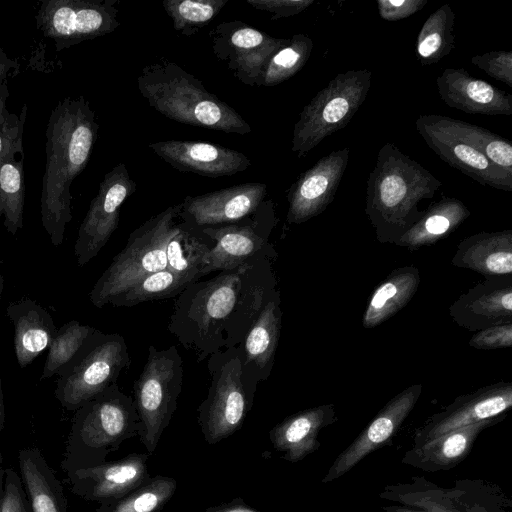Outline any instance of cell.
Wrapping results in <instances>:
<instances>
[{
    "label": "cell",
    "instance_id": "cell-26",
    "mask_svg": "<svg viewBox=\"0 0 512 512\" xmlns=\"http://www.w3.org/2000/svg\"><path fill=\"white\" fill-rule=\"evenodd\" d=\"M450 314L461 326L482 330L512 323V283L492 279L462 294L450 307Z\"/></svg>",
    "mask_w": 512,
    "mask_h": 512
},
{
    "label": "cell",
    "instance_id": "cell-47",
    "mask_svg": "<svg viewBox=\"0 0 512 512\" xmlns=\"http://www.w3.org/2000/svg\"><path fill=\"white\" fill-rule=\"evenodd\" d=\"M427 4V0H377L379 16L394 22L414 15Z\"/></svg>",
    "mask_w": 512,
    "mask_h": 512
},
{
    "label": "cell",
    "instance_id": "cell-24",
    "mask_svg": "<svg viewBox=\"0 0 512 512\" xmlns=\"http://www.w3.org/2000/svg\"><path fill=\"white\" fill-rule=\"evenodd\" d=\"M415 127L427 146L449 166L481 185L512 192V174L492 164L479 150L417 120Z\"/></svg>",
    "mask_w": 512,
    "mask_h": 512
},
{
    "label": "cell",
    "instance_id": "cell-49",
    "mask_svg": "<svg viewBox=\"0 0 512 512\" xmlns=\"http://www.w3.org/2000/svg\"><path fill=\"white\" fill-rule=\"evenodd\" d=\"M18 71V64L0 48V81H8Z\"/></svg>",
    "mask_w": 512,
    "mask_h": 512
},
{
    "label": "cell",
    "instance_id": "cell-3",
    "mask_svg": "<svg viewBox=\"0 0 512 512\" xmlns=\"http://www.w3.org/2000/svg\"><path fill=\"white\" fill-rule=\"evenodd\" d=\"M241 287L240 267L195 281L176 296L168 330L198 362L227 349Z\"/></svg>",
    "mask_w": 512,
    "mask_h": 512
},
{
    "label": "cell",
    "instance_id": "cell-38",
    "mask_svg": "<svg viewBox=\"0 0 512 512\" xmlns=\"http://www.w3.org/2000/svg\"><path fill=\"white\" fill-rule=\"evenodd\" d=\"M177 488L174 478L156 475L109 504L99 505L95 512H159L173 497Z\"/></svg>",
    "mask_w": 512,
    "mask_h": 512
},
{
    "label": "cell",
    "instance_id": "cell-22",
    "mask_svg": "<svg viewBox=\"0 0 512 512\" xmlns=\"http://www.w3.org/2000/svg\"><path fill=\"white\" fill-rule=\"evenodd\" d=\"M281 318L280 295L274 288L243 341L238 345L244 384L253 396L257 384L270 375L280 336Z\"/></svg>",
    "mask_w": 512,
    "mask_h": 512
},
{
    "label": "cell",
    "instance_id": "cell-39",
    "mask_svg": "<svg viewBox=\"0 0 512 512\" xmlns=\"http://www.w3.org/2000/svg\"><path fill=\"white\" fill-rule=\"evenodd\" d=\"M193 282L165 268L142 277L109 304L113 307H132L143 302L173 298Z\"/></svg>",
    "mask_w": 512,
    "mask_h": 512
},
{
    "label": "cell",
    "instance_id": "cell-42",
    "mask_svg": "<svg viewBox=\"0 0 512 512\" xmlns=\"http://www.w3.org/2000/svg\"><path fill=\"white\" fill-rule=\"evenodd\" d=\"M27 116V105L19 115L7 108L0 111V160L8 156L24 155L23 133Z\"/></svg>",
    "mask_w": 512,
    "mask_h": 512
},
{
    "label": "cell",
    "instance_id": "cell-32",
    "mask_svg": "<svg viewBox=\"0 0 512 512\" xmlns=\"http://www.w3.org/2000/svg\"><path fill=\"white\" fill-rule=\"evenodd\" d=\"M469 215L470 211L462 201L454 197H442L430 204L422 217L396 244L410 250L432 245L457 229Z\"/></svg>",
    "mask_w": 512,
    "mask_h": 512
},
{
    "label": "cell",
    "instance_id": "cell-23",
    "mask_svg": "<svg viewBox=\"0 0 512 512\" xmlns=\"http://www.w3.org/2000/svg\"><path fill=\"white\" fill-rule=\"evenodd\" d=\"M440 99L464 113L512 115V95L462 68H446L436 79Z\"/></svg>",
    "mask_w": 512,
    "mask_h": 512
},
{
    "label": "cell",
    "instance_id": "cell-12",
    "mask_svg": "<svg viewBox=\"0 0 512 512\" xmlns=\"http://www.w3.org/2000/svg\"><path fill=\"white\" fill-rule=\"evenodd\" d=\"M119 0H43L36 27L57 52L119 27Z\"/></svg>",
    "mask_w": 512,
    "mask_h": 512
},
{
    "label": "cell",
    "instance_id": "cell-7",
    "mask_svg": "<svg viewBox=\"0 0 512 512\" xmlns=\"http://www.w3.org/2000/svg\"><path fill=\"white\" fill-rule=\"evenodd\" d=\"M182 383L183 361L176 346L157 349L150 345L143 370L133 384L138 436L149 455L173 418Z\"/></svg>",
    "mask_w": 512,
    "mask_h": 512
},
{
    "label": "cell",
    "instance_id": "cell-36",
    "mask_svg": "<svg viewBox=\"0 0 512 512\" xmlns=\"http://www.w3.org/2000/svg\"><path fill=\"white\" fill-rule=\"evenodd\" d=\"M25 204L24 155L0 160V218L15 236L23 228Z\"/></svg>",
    "mask_w": 512,
    "mask_h": 512
},
{
    "label": "cell",
    "instance_id": "cell-53",
    "mask_svg": "<svg viewBox=\"0 0 512 512\" xmlns=\"http://www.w3.org/2000/svg\"><path fill=\"white\" fill-rule=\"evenodd\" d=\"M3 289H4V278H3L2 274L0 273V298L2 296Z\"/></svg>",
    "mask_w": 512,
    "mask_h": 512
},
{
    "label": "cell",
    "instance_id": "cell-6",
    "mask_svg": "<svg viewBox=\"0 0 512 512\" xmlns=\"http://www.w3.org/2000/svg\"><path fill=\"white\" fill-rule=\"evenodd\" d=\"M180 208V203L169 206L130 233L89 293L95 307H104L142 277L166 268V246L180 227Z\"/></svg>",
    "mask_w": 512,
    "mask_h": 512
},
{
    "label": "cell",
    "instance_id": "cell-28",
    "mask_svg": "<svg viewBox=\"0 0 512 512\" xmlns=\"http://www.w3.org/2000/svg\"><path fill=\"white\" fill-rule=\"evenodd\" d=\"M6 314L14 327V352L21 369L49 348L57 329L50 313L29 297L10 302Z\"/></svg>",
    "mask_w": 512,
    "mask_h": 512
},
{
    "label": "cell",
    "instance_id": "cell-34",
    "mask_svg": "<svg viewBox=\"0 0 512 512\" xmlns=\"http://www.w3.org/2000/svg\"><path fill=\"white\" fill-rule=\"evenodd\" d=\"M199 229L188 227L182 220L179 229L166 246V269L192 281L202 277L212 245Z\"/></svg>",
    "mask_w": 512,
    "mask_h": 512
},
{
    "label": "cell",
    "instance_id": "cell-30",
    "mask_svg": "<svg viewBox=\"0 0 512 512\" xmlns=\"http://www.w3.org/2000/svg\"><path fill=\"white\" fill-rule=\"evenodd\" d=\"M18 463L32 512H68L63 486L37 447L20 449Z\"/></svg>",
    "mask_w": 512,
    "mask_h": 512
},
{
    "label": "cell",
    "instance_id": "cell-21",
    "mask_svg": "<svg viewBox=\"0 0 512 512\" xmlns=\"http://www.w3.org/2000/svg\"><path fill=\"white\" fill-rule=\"evenodd\" d=\"M148 146L173 168L210 178L231 176L251 165L244 153L209 142L167 140Z\"/></svg>",
    "mask_w": 512,
    "mask_h": 512
},
{
    "label": "cell",
    "instance_id": "cell-35",
    "mask_svg": "<svg viewBox=\"0 0 512 512\" xmlns=\"http://www.w3.org/2000/svg\"><path fill=\"white\" fill-rule=\"evenodd\" d=\"M455 17L451 6L444 4L423 23L416 41L417 59L422 66L434 65L452 51Z\"/></svg>",
    "mask_w": 512,
    "mask_h": 512
},
{
    "label": "cell",
    "instance_id": "cell-50",
    "mask_svg": "<svg viewBox=\"0 0 512 512\" xmlns=\"http://www.w3.org/2000/svg\"><path fill=\"white\" fill-rule=\"evenodd\" d=\"M382 512H425L420 509L403 506L400 504L385 505L382 507Z\"/></svg>",
    "mask_w": 512,
    "mask_h": 512
},
{
    "label": "cell",
    "instance_id": "cell-25",
    "mask_svg": "<svg viewBox=\"0 0 512 512\" xmlns=\"http://www.w3.org/2000/svg\"><path fill=\"white\" fill-rule=\"evenodd\" d=\"M337 421L333 404H324L286 417L269 431L273 449L282 459L296 463L320 448L318 436L322 429Z\"/></svg>",
    "mask_w": 512,
    "mask_h": 512
},
{
    "label": "cell",
    "instance_id": "cell-33",
    "mask_svg": "<svg viewBox=\"0 0 512 512\" xmlns=\"http://www.w3.org/2000/svg\"><path fill=\"white\" fill-rule=\"evenodd\" d=\"M419 282L416 267L395 269L374 290L363 315V326L376 327L400 311L415 295Z\"/></svg>",
    "mask_w": 512,
    "mask_h": 512
},
{
    "label": "cell",
    "instance_id": "cell-41",
    "mask_svg": "<svg viewBox=\"0 0 512 512\" xmlns=\"http://www.w3.org/2000/svg\"><path fill=\"white\" fill-rule=\"evenodd\" d=\"M227 3L228 0H165L162 6L174 30L192 36L209 25Z\"/></svg>",
    "mask_w": 512,
    "mask_h": 512
},
{
    "label": "cell",
    "instance_id": "cell-48",
    "mask_svg": "<svg viewBox=\"0 0 512 512\" xmlns=\"http://www.w3.org/2000/svg\"><path fill=\"white\" fill-rule=\"evenodd\" d=\"M203 512H260L249 506L241 497L232 499L230 502L221 503L208 507Z\"/></svg>",
    "mask_w": 512,
    "mask_h": 512
},
{
    "label": "cell",
    "instance_id": "cell-17",
    "mask_svg": "<svg viewBox=\"0 0 512 512\" xmlns=\"http://www.w3.org/2000/svg\"><path fill=\"white\" fill-rule=\"evenodd\" d=\"M512 406V383L498 382L458 396L430 416L413 435V447L450 431L503 415Z\"/></svg>",
    "mask_w": 512,
    "mask_h": 512
},
{
    "label": "cell",
    "instance_id": "cell-13",
    "mask_svg": "<svg viewBox=\"0 0 512 512\" xmlns=\"http://www.w3.org/2000/svg\"><path fill=\"white\" fill-rule=\"evenodd\" d=\"M277 219L271 199L243 220L227 225L199 229L212 242L202 277L212 272L232 271L260 258H274L268 237Z\"/></svg>",
    "mask_w": 512,
    "mask_h": 512
},
{
    "label": "cell",
    "instance_id": "cell-16",
    "mask_svg": "<svg viewBox=\"0 0 512 512\" xmlns=\"http://www.w3.org/2000/svg\"><path fill=\"white\" fill-rule=\"evenodd\" d=\"M148 453H130L118 460L69 470L66 482L70 491L99 505L109 504L136 489L150 477Z\"/></svg>",
    "mask_w": 512,
    "mask_h": 512
},
{
    "label": "cell",
    "instance_id": "cell-31",
    "mask_svg": "<svg viewBox=\"0 0 512 512\" xmlns=\"http://www.w3.org/2000/svg\"><path fill=\"white\" fill-rule=\"evenodd\" d=\"M417 121L457 140L465 142L498 168L512 174V144L483 127L438 114L420 115Z\"/></svg>",
    "mask_w": 512,
    "mask_h": 512
},
{
    "label": "cell",
    "instance_id": "cell-52",
    "mask_svg": "<svg viewBox=\"0 0 512 512\" xmlns=\"http://www.w3.org/2000/svg\"><path fill=\"white\" fill-rule=\"evenodd\" d=\"M4 421H5V406H4V395H3V389H2V380L0 376V435L2 432V429L4 427Z\"/></svg>",
    "mask_w": 512,
    "mask_h": 512
},
{
    "label": "cell",
    "instance_id": "cell-9",
    "mask_svg": "<svg viewBox=\"0 0 512 512\" xmlns=\"http://www.w3.org/2000/svg\"><path fill=\"white\" fill-rule=\"evenodd\" d=\"M368 69L337 74L300 112L291 151L305 157L323 139L344 128L365 101L371 87Z\"/></svg>",
    "mask_w": 512,
    "mask_h": 512
},
{
    "label": "cell",
    "instance_id": "cell-8",
    "mask_svg": "<svg viewBox=\"0 0 512 512\" xmlns=\"http://www.w3.org/2000/svg\"><path fill=\"white\" fill-rule=\"evenodd\" d=\"M130 363L124 337L96 329L58 374L54 396L64 409L76 411L117 383Z\"/></svg>",
    "mask_w": 512,
    "mask_h": 512
},
{
    "label": "cell",
    "instance_id": "cell-37",
    "mask_svg": "<svg viewBox=\"0 0 512 512\" xmlns=\"http://www.w3.org/2000/svg\"><path fill=\"white\" fill-rule=\"evenodd\" d=\"M313 48V40L305 34L287 38L266 62L260 86H276L297 74L309 60Z\"/></svg>",
    "mask_w": 512,
    "mask_h": 512
},
{
    "label": "cell",
    "instance_id": "cell-54",
    "mask_svg": "<svg viewBox=\"0 0 512 512\" xmlns=\"http://www.w3.org/2000/svg\"><path fill=\"white\" fill-rule=\"evenodd\" d=\"M0 269H1V260H0Z\"/></svg>",
    "mask_w": 512,
    "mask_h": 512
},
{
    "label": "cell",
    "instance_id": "cell-40",
    "mask_svg": "<svg viewBox=\"0 0 512 512\" xmlns=\"http://www.w3.org/2000/svg\"><path fill=\"white\" fill-rule=\"evenodd\" d=\"M96 328L71 320L57 329L43 366L40 381L57 375L75 357Z\"/></svg>",
    "mask_w": 512,
    "mask_h": 512
},
{
    "label": "cell",
    "instance_id": "cell-5",
    "mask_svg": "<svg viewBox=\"0 0 512 512\" xmlns=\"http://www.w3.org/2000/svg\"><path fill=\"white\" fill-rule=\"evenodd\" d=\"M74 412L61 461L64 472L102 464L122 443L138 436L139 418L133 398L117 383Z\"/></svg>",
    "mask_w": 512,
    "mask_h": 512
},
{
    "label": "cell",
    "instance_id": "cell-19",
    "mask_svg": "<svg viewBox=\"0 0 512 512\" xmlns=\"http://www.w3.org/2000/svg\"><path fill=\"white\" fill-rule=\"evenodd\" d=\"M265 183L248 182L196 196L180 203V218L190 228L233 224L253 214L266 199Z\"/></svg>",
    "mask_w": 512,
    "mask_h": 512
},
{
    "label": "cell",
    "instance_id": "cell-45",
    "mask_svg": "<svg viewBox=\"0 0 512 512\" xmlns=\"http://www.w3.org/2000/svg\"><path fill=\"white\" fill-rule=\"evenodd\" d=\"M469 345L476 349H497L512 346V323L491 326L475 333Z\"/></svg>",
    "mask_w": 512,
    "mask_h": 512
},
{
    "label": "cell",
    "instance_id": "cell-18",
    "mask_svg": "<svg viewBox=\"0 0 512 512\" xmlns=\"http://www.w3.org/2000/svg\"><path fill=\"white\" fill-rule=\"evenodd\" d=\"M421 392L422 385L415 384L389 400L366 428L335 458L321 483L328 484L339 479L365 457L389 442L415 407Z\"/></svg>",
    "mask_w": 512,
    "mask_h": 512
},
{
    "label": "cell",
    "instance_id": "cell-51",
    "mask_svg": "<svg viewBox=\"0 0 512 512\" xmlns=\"http://www.w3.org/2000/svg\"><path fill=\"white\" fill-rule=\"evenodd\" d=\"M9 96L8 81H0V111L7 108L6 102Z\"/></svg>",
    "mask_w": 512,
    "mask_h": 512
},
{
    "label": "cell",
    "instance_id": "cell-20",
    "mask_svg": "<svg viewBox=\"0 0 512 512\" xmlns=\"http://www.w3.org/2000/svg\"><path fill=\"white\" fill-rule=\"evenodd\" d=\"M349 148L318 159L299 175L288 190L289 224H301L322 213L334 200L349 160Z\"/></svg>",
    "mask_w": 512,
    "mask_h": 512
},
{
    "label": "cell",
    "instance_id": "cell-27",
    "mask_svg": "<svg viewBox=\"0 0 512 512\" xmlns=\"http://www.w3.org/2000/svg\"><path fill=\"white\" fill-rule=\"evenodd\" d=\"M505 415L468 425L443 434L421 446L408 449L401 463L425 472L450 470L459 465L473 449L478 436L501 421Z\"/></svg>",
    "mask_w": 512,
    "mask_h": 512
},
{
    "label": "cell",
    "instance_id": "cell-44",
    "mask_svg": "<svg viewBox=\"0 0 512 512\" xmlns=\"http://www.w3.org/2000/svg\"><path fill=\"white\" fill-rule=\"evenodd\" d=\"M471 63L490 77L512 88V51H490L471 58Z\"/></svg>",
    "mask_w": 512,
    "mask_h": 512
},
{
    "label": "cell",
    "instance_id": "cell-46",
    "mask_svg": "<svg viewBox=\"0 0 512 512\" xmlns=\"http://www.w3.org/2000/svg\"><path fill=\"white\" fill-rule=\"evenodd\" d=\"M252 8L269 12L271 20L295 16L306 10L314 0H246Z\"/></svg>",
    "mask_w": 512,
    "mask_h": 512
},
{
    "label": "cell",
    "instance_id": "cell-29",
    "mask_svg": "<svg viewBox=\"0 0 512 512\" xmlns=\"http://www.w3.org/2000/svg\"><path fill=\"white\" fill-rule=\"evenodd\" d=\"M452 264L486 277L510 276L512 273V230L481 232L462 240Z\"/></svg>",
    "mask_w": 512,
    "mask_h": 512
},
{
    "label": "cell",
    "instance_id": "cell-43",
    "mask_svg": "<svg viewBox=\"0 0 512 512\" xmlns=\"http://www.w3.org/2000/svg\"><path fill=\"white\" fill-rule=\"evenodd\" d=\"M0 512H32L21 477L0 463Z\"/></svg>",
    "mask_w": 512,
    "mask_h": 512
},
{
    "label": "cell",
    "instance_id": "cell-10",
    "mask_svg": "<svg viewBox=\"0 0 512 512\" xmlns=\"http://www.w3.org/2000/svg\"><path fill=\"white\" fill-rule=\"evenodd\" d=\"M379 498L425 512H512V499L498 484L485 479H458L440 486L422 476L387 484Z\"/></svg>",
    "mask_w": 512,
    "mask_h": 512
},
{
    "label": "cell",
    "instance_id": "cell-2",
    "mask_svg": "<svg viewBox=\"0 0 512 512\" xmlns=\"http://www.w3.org/2000/svg\"><path fill=\"white\" fill-rule=\"evenodd\" d=\"M442 185L394 143L383 144L366 186L365 212L377 239L396 244L424 214L419 203L431 199Z\"/></svg>",
    "mask_w": 512,
    "mask_h": 512
},
{
    "label": "cell",
    "instance_id": "cell-11",
    "mask_svg": "<svg viewBox=\"0 0 512 512\" xmlns=\"http://www.w3.org/2000/svg\"><path fill=\"white\" fill-rule=\"evenodd\" d=\"M207 366L211 384L197 408V422L204 440L213 445L241 429L254 396L244 384L238 346L212 355Z\"/></svg>",
    "mask_w": 512,
    "mask_h": 512
},
{
    "label": "cell",
    "instance_id": "cell-1",
    "mask_svg": "<svg viewBox=\"0 0 512 512\" xmlns=\"http://www.w3.org/2000/svg\"><path fill=\"white\" fill-rule=\"evenodd\" d=\"M98 129L95 112L83 96L59 101L49 116L40 216L56 247L62 244L66 226L72 220L70 187L88 164Z\"/></svg>",
    "mask_w": 512,
    "mask_h": 512
},
{
    "label": "cell",
    "instance_id": "cell-15",
    "mask_svg": "<svg viewBox=\"0 0 512 512\" xmlns=\"http://www.w3.org/2000/svg\"><path fill=\"white\" fill-rule=\"evenodd\" d=\"M208 36L215 57L248 86H260L266 62L287 39L272 37L239 20L217 24Z\"/></svg>",
    "mask_w": 512,
    "mask_h": 512
},
{
    "label": "cell",
    "instance_id": "cell-4",
    "mask_svg": "<svg viewBox=\"0 0 512 512\" xmlns=\"http://www.w3.org/2000/svg\"><path fill=\"white\" fill-rule=\"evenodd\" d=\"M137 86L148 105L170 120L239 135L252 131L234 108L174 62L147 64L137 77Z\"/></svg>",
    "mask_w": 512,
    "mask_h": 512
},
{
    "label": "cell",
    "instance_id": "cell-14",
    "mask_svg": "<svg viewBox=\"0 0 512 512\" xmlns=\"http://www.w3.org/2000/svg\"><path fill=\"white\" fill-rule=\"evenodd\" d=\"M135 190L136 182L125 163L105 174L78 229L74 255L79 267L95 258L107 244L118 227L121 206Z\"/></svg>",
    "mask_w": 512,
    "mask_h": 512
}]
</instances>
